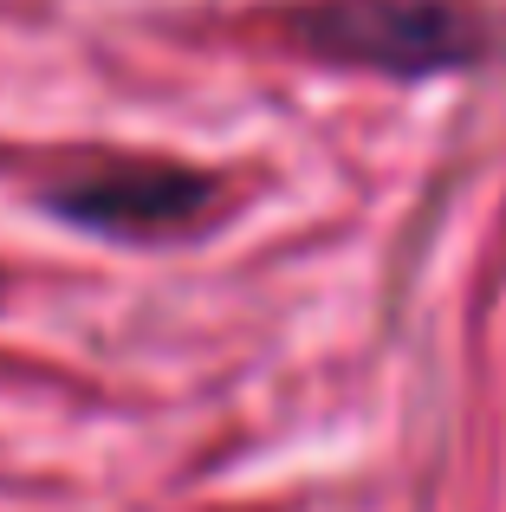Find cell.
I'll return each mask as SVG.
<instances>
[{"label":"cell","instance_id":"obj_1","mask_svg":"<svg viewBox=\"0 0 506 512\" xmlns=\"http://www.w3.org/2000/svg\"><path fill=\"white\" fill-rule=\"evenodd\" d=\"M286 33L312 59L357 65L383 78H435L481 65L494 46V20L468 0H299Z\"/></svg>","mask_w":506,"mask_h":512},{"label":"cell","instance_id":"obj_2","mask_svg":"<svg viewBox=\"0 0 506 512\" xmlns=\"http://www.w3.org/2000/svg\"><path fill=\"white\" fill-rule=\"evenodd\" d=\"M221 182L208 169H189L176 156H91L39 182V208L52 221L124 247L182 240L208 221Z\"/></svg>","mask_w":506,"mask_h":512},{"label":"cell","instance_id":"obj_3","mask_svg":"<svg viewBox=\"0 0 506 512\" xmlns=\"http://www.w3.org/2000/svg\"><path fill=\"white\" fill-rule=\"evenodd\" d=\"M0 299H7V273H0Z\"/></svg>","mask_w":506,"mask_h":512}]
</instances>
